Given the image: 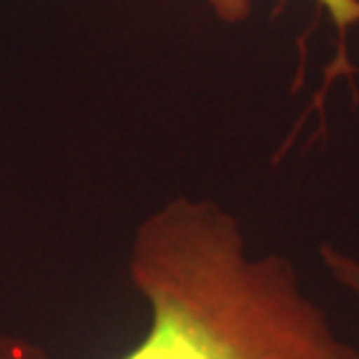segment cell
Returning <instances> with one entry per match:
<instances>
[{"label": "cell", "mask_w": 359, "mask_h": 359, "mask_svg": "<svg viewBox=\"0 0 359 359\" xmlns=\"http://www.w3.org/2000/svg\"><path fill=\"white\" fill-rule=\"evenodd\" d=\"M320 257L334 283L359 301V259L341 252L334 245H320Z\"/></svg>", "instance_id": "3"}, {"label": "cell", "mask_w": 359, "mask_h": 359, "mask_svg": "<svg viewBox=\"0 0 359 359\" xmlns=\"http://www.w3.org/2000/svg\"><path fill=\"white\" fill-rule=\"evenodd\" d=\"M212 12L226 24H238L250 17L252 0H208ZM339 28L359 24V0H318Z\"/></svg>", "instance_id": "2"}, {"label": "cell", "mask_w": 359, "mask_h": 359, "mask_svg": "<svg viewBox=\"0 0 359 359\" xmlns=\"http://www.w3.org/2000/svg\"><path fill=\"white\" fill-rule=\"evenodd\" d=\"M128 278L149 327L119 359H359L292 262L248 255L238 219L212 201L175 198L149 215Z\"/></svg>", "instance_id": "1"}]
</instances>
